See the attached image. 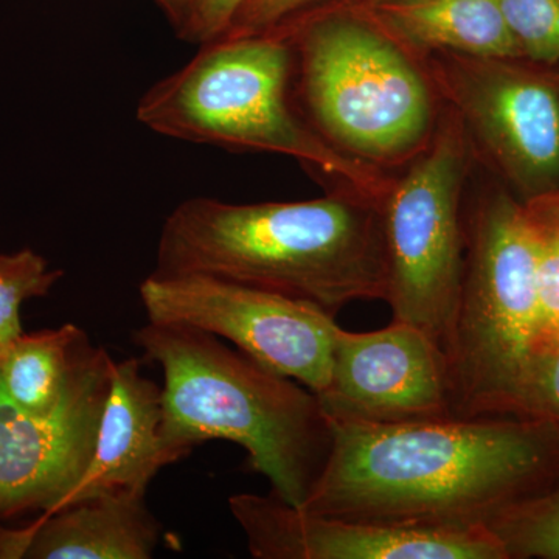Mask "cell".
I'll list each match as a JSON object with an SVG mask.
<instances>
[{
    "mask_svg": "<svg viewBox=\"0 0 559 559\" xmlns=\"http://www.w3.org/2000/svg\"><path fill=\"white\" fill-rule=\"evenodd\" d=\"M330 423L329 459L299 509L382 527L488 528L559 460L558 432L509 415Z\"/></svg>",
    "mask_w": 559,
    "mask_h": 559,
    "instance_id": "obj_1",
    "label": "cell"
},
{
    "mask_svg": "<svg viewBox=\"0 0 559 559\" xmlns=\"http://www.w3.org/2000/svg\"><path fill=\"white\" fill-rule=\"evenodd\" d=\"M154 274H201L308 301L331 318L385 300L381 205L349 191L230 204L190 198L162 224Z\"/></svg>",
    "mask_w": 559,
    "mask_h": 559,
    "instance_id": "obj_2",
    "label": "cell"
},
{
    "mask_svg": "<svg viewBox=\"0 0 559 559\" xmlns=\"http://www.w3.org/2000/svg\"><path fill=\"white\" fill-rule=\"evenodd\" d=\"M132 341L164 373L168 450L180 460L205 441H230L277 498L296 507L307 500L333 440L318 393L191 326L148 320Z\"/></svg>",
    "mask_w": 559,
    "mask_h": 559,
    "instance_id": "obj_3",
    "label": "cell"
},
{
    "mask_svg": "<svg viewBox=\"0 0 559 559\" xmlns=\"http://www.w3.org/2000/svg\"><path fill=\"white\" fill-rule=\"evenodd\" d=\"M294 55L285 33L221 36L140 97L135 119L156 134L229 151L290 157L330 191L381 205L392 186L381 168L334 148L290 100Z\"/></svg>",
    "mask_w": 559,
    "mask_h": 559,
    "instance_id": "obj_4",
    "label": "cell"
},
{
    "mask_svg": "<svg viewBox=\"0 0 559 559\" xmlns=\"http://www.w3.org/2000/svg\"><path fill=\"white\" fill-rule=\"evenodd\" d=\"M275 28L293 47L305 120L334 148L381 168L428 145L429 83L392 35L345 13Z\"/></svg>",
    "mask_w": 559,
    "mask_h": 559,
    "instance_id": "obj_5",
    "label": "cell"
},
{
    "mask_svg": "<svg viewBox=\"0 0 559 559\" xmlns=\"http://www.w3.org/2000/svg\"><path fill=\"white\" fill-rule=\"evenodd\" d=\"M462 288L444 355L455 417L511 415L535 352L538 248L524 202L492 190L465 213Z\"/></svg>",
    "mask_w": 559,
    "mask_h": 559,
    "instance_id": "obj_6",
    "label": "cell"
},
{
    "mask_svg": "<svg viewBox=\"0 0 559 559\" xmlns=\"http://www.w3.org/2000/svg\"><path fill=\"white\" fill-rule=\"evenodd\" d=\"M471 142L457 114L440 121L428 145L381 202L393 319L447 347L465 271L463 190Z\"/></svg>",
    "mask_w": 559,
    "mask_h": 559,
    "instance_id": "obj_7",
    "label": "cell"
},
{
    "mask_svg": "<svg viewBox=\"0 0 559 559\" xmlns=\"http://www.w3.org/2000/svg\"><path fill=\"white\" fill-rule=\"evenodd\" d=\"M433 81L522 202L559 190V73L524 58L439 53Z\"/></svg>",
    "mask_w": 559,
    "mask_h": 559,
    "instance_id": "obj_8",
    "label": "cell"
},
{
    "mask_svg": "<svg viewBox=\"0 0 559 559\" xmlns=\"http://www.w3.org/2000/svg\"><path fill=\"white\" fill-rule=\"evenodd\" d=\"M139 296L150 322L205 331L318 395L329 388L337 322L308 301L210 275L154 272Z\"/></svg>",
    "mask_w": 559,
    "mask_h": 559,
    "instance_id": "obj_9",
    "label": "cell"
},
{
    "mask_svg": "<svg viewBox=\"0 0 559 559\" xmlns=\"http://www.w3.org/2000/svg\"><path fill=\"white\" fill-rule=\"evenodd\" d=\"M114 359L94 347L60 407L17 409L0 389V518L55 513L79 487L97 439Z\"/></svg>",
    "mask_w": 559,
    "mask_h": 559,
    "instance_id": "obj_10",
    "label": "cell"
},
{
    "mask_svg": "<svg viewBox=\"0 0 559 559\" xmlns=\"http://www.w3.org/2000/svg\"><path fill=\"white\" fill-rule=\"evenodd\" d=\"M323 409L334 419L403 425L454 418L447 355L426 331L403 320L367 333L337 325Z\"/></svg>",
    "mask_w": 559,
    "mask_h": 559,
    "instance_id": "obj_11",
    "label": "cell"
},
{
    "mask_svg": "<svg viewBox=\"0 0 559 559\" xmlns=\"http://www.w3.org/2000/svg\"><path fill=\"white\" fill-rule=\"evenodd\" d=\"M229 509L257 559H509L487 527H382L311 513L274 492L234 495Z\"/></svg>",
    "mask_w": 559,
    "mask_h": 559,
    "instance_id": "obj_12",
    "label": "cell"
},
{
    "mask_svg": "<svg viewBox=\"0 0 559 559\" xmlns=\"http://www.w3.org/2000/svg\"><path fill=\"white\" fill-rule=\"evenodd\" d=\"M160 425L162 388L142 373L139 359L114 360L94 454L64 507L108 495L146 498L160 469L179 462Z\"/></svg>",
    "mask_w": 559,
    "mask_h": 559,
    "instance_id": "obj_13",
    "label": "cell"
},
{
    "mask_svg": "<svg viewBox=\"0 0 559 559\" xmlns=\"http://www.w3.org/2000/svg\"><path fill=\"white\" fill-rule=\"evenodd\" d=\"M160 532L142 496H98L28 527H0V559H150Z\"/></svg>",
    "mask_w": 559,
    "mask_h": 559,
    "instance_id": "obj_14",
    "label": "cell"
},
{
    "mask_svg": "<svg viewBox=\"0 0 559 559\" xmlns=\"http://www.w3.org/2000/svg\"><path fill=\"white\" fill-rule=\"evenodd\" d=\"M373 7L389 35L412 49L522 58L498 0H385Z\"/></svg>",
    "mask_w": 559,
    "mask_h": 559,
    "instance_id": "obj_15",
    "label": "cell"
},
{
    "mask_svg": "<svg viewBox=\"0 0 559 559\" xmlns=\"http://www.w3.org/2000/svg\"><path fill=\"white\" fill-rule=\"evenodd\" d=\"M95 345L80 326L22 333L0 355V389L31 415H49L66 399Z\"/></svg>",
    "mask_w": 559,
    "mask_h": 559,
    "instance_id": "obj_16",
    "label": "cell"
},
{
    "mask_svg": "<svg viewBox=\"0 0 559 559\" xmlns=\"http://www.w3.org/2000/svg\"><path fill=\"white\" fill-rule=\"evenodd\" d=\"M488 528L509 559H559V484L513 503Z\"/></svg>",
    "mask_w": 559,
    "mask_h": 559,
    "instance_id": "obj_17",
    "label": "cell"
},
{
    "mask_svg": "<svg viewBox=\"0 0 559 559\" xmlns=\"http://www.w3.org/2000/svg\"><path fill=\"white\" fill-rule=\"evenodd\" d=\"M524 205L538 248L539 316L535 355L559 345V190Z\"/></svg>",
    "mask_w": 559,
    "mask_h": 559,
    "instance_id": "obj_18",
    "label": "cell"
},
{
    "mask_svg": "<svg viewBox=\"0 0 559 559\" xmlns=\"http://www.w3.org/2000/svg\"><path fill=\"white\" fill-rule=\"evenodd\" d=\"M64 277L49 261L32 249L0 252V355L24 333L21 308L24 301L49 296Z\"/></svg>",
    "mask_w": 559,
    "mask_h": 559,
    "instance_id": "obj_19",
    "label": "cell"
},
{
    "mask_svg": "<svg viewBox=\"0 0 559 559\" xmlns=\"http://www.w3.org/2000/svg\"><path fill=\"white\" fill-rule=\"evenodd\" d=\"M507 28L522 58L559 66V0H498Z\"/></svg>",
    "mask_w": 559,
    "mask_h": 559,
    "instance_id": "obj_20",
    "label": "cell"
},
{
    "mask_svg": "<svg viewBox=\"0 0 559 559\" xmlns=\"http://www.w3.org/2000/svg\"><path fill=\"white\" fill-rule=\"evenodd\" d=\"M511 415L543 423L559 433V345L532 356L518 385Z\"/></svg>",
    "mask_w": 559,
    "mask_h": 559,
    "instance_id": "obj_21",
    "label": "cell"
},
{
    "mask_svg": "<svg viewBox=\"0 0 559 559\" xmlns=\"http://www.w3.org/2000/svg\"><path fill=\"white\" fill-rule=\"evenodd\" d=\"M318 2L319 0H246L223 36L255 35L272 31L310 10Z\"/></svg>",
    "mask_w": 559,
    "mask_h": 559,
    "instance_id": "obj_22",
    "label": "cell"
},
{
    "mask_svg": "<svg viewBox=\"0 0 559 559\" xmlns=\"http://www.w3.org/2000/svg\"><path fill=\"white\" fill-rule=\"evenodd\" d=\"M246 0H198L189 24L180 33L187 43L205 44L219 38L230 27Z\"/></svg>",
    "mask_w": 559,
    "mask_h": 559,
    "instance_id": "obj_23",
    "label": "cell"
},
{
    "mask_svg": "<svg viewBox=\"0 0 559 559\" xmlns=\"http://www.w3.org/2000/svg\"><path fill=\"white\" fill-rule=\"evenodd\" d=\"M156 3L165 11L168 20L175 25L176 32L180 35L189 24L194 9V0H156Z\"/></svg>",
    "mask_w": 559,
    "mask_h": 559,
    "instance_id": "obj_24",
    "label": "cell"
},
{
    "mask_svg": "<svg viewBox=\"0 0 559 559\" xmlns=\"http://www.w3.org/2000/svg\"><path fill=\"white\" fill-rule=\"evenodd\" d=\"M373 5H377V3L385 2V0H370Z\"/></svg>",
    "mask_w": 559,
    "mask_h": 559,
    "instance_id": "obj_25",
    "label": "cell"
},
{
    "mask_svg": "<svg viewBox=\"0 0 559 559\" xmlns=\"http://www.w3.org/2000/svg\"><path fill=\"white\" fill-rule=\"evenodd\" d=\"M197 2H198V0H194V5H197ZM186 27H187V25H186Z\"/></svg>",
    "mask_w": 559,
    "mask_h": 559,
    "instance_id": "obj_26",
    "label": "cell"
}]
</instances>
